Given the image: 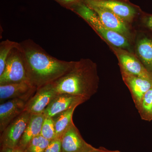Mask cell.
<instances>
[{"label": "cell", "instance_id": "cell-1", "mask_svg": "<svg viewBox=\"0 0 152 152\" xmlns=\"http://www.w3.org/2000/svg\"><path fill=\"white\" fill-rule=\"evenodd\" d=\"M23 55L29 81L37 89L52 83L73 67L76 61L58 59L32 40L19 43Z\"/></svg>", "mask_w": 152, "mask_h": 152}, {"label": "cell", "instance_id": "cell-2", "mask_svg": "<svg viewBox=\"0 0 152 152\" xmlns=\"http://www.w3.org/2000/svg\"><path fill=\"white\" fill-rule=\"evenodd\" d=\"M99 83L97 66L87 58L76 61L70 71L52 84L57 94H69L88 100L97 92Z\"/></svg>", "mask_w": 152, "mask_h": 152}, {"label": "cell", "instance_id": "cell-3", "mask_svg": "<svg viewBox=\"0 0 152 152\" xmlns=\"http://www.w3.org/2000/svg\"><path fill=\"white\" fill-rule=\"evenodd\" d=\"M71 11L86 21L107 45L110 44L134 53L133 43L124 36L106 27L97 14L84 3L82 1L79 3Z\"/></svg>", "mask_w": 152, "mask_h": 152}, {"label": "cell", "instance_id": "cell-4", "mask_svg": "<svg viewBox=\"0 0 152 152\" xmlns=\"http://www.w3.org/2000/svg\"><path fill=\"white\" fill-rule=\"evenodd\" d=\"M23 81L29 80L23 55L19 43L9 55L4 70L0 75V85Z\"/></svg>", "mask_w": 152, "mask_h": 152}, {"label": "cell", "instance_id": "cell-5", "mask_svg": "<svg viewBox=\"0 0 152 152\" xmlns=\"http://www.w3.org/2000/svg\"><path fill=\"white\" fill-rule=\"evenodd\" d=\"M82 1L87 5L98 6L107 9L131 24L143 12L140 7L130 2L129 0Z\"/></svg>", "mask_w": 152, "mask_h": 152}, {"label": "cell", "instance_id": "cell-6", "mask_svg": "<svg viewBox=\"0 0 152 152\" xmlns=\"http://www.w3.org/2000/svg\"><path fill=\"white\" fill-rule=\"evenodd\" d=\"M87 6L97 14L106 27L124 36L133 43H134L136 31L134 29L131 24L126 22L107 9L98 6Z\"/></svg>", "mask_w": 152, "mask_h": 152}, {"label": "cell", "instance_id": "cell-7", "mask_svg": "<svg viewBox=\"0 0 152 152\" xmlns=\"http://www.w3.org/2000/svg\"><path fill=\"white\" fill-rule=\"evenodd\" d=\"M118 60L120 69L133 75L152 81V74L146 69L134 53L107 44Z\"/></svg>", "mask_w": 152, "mask_h": 152}, {"label": "cell", "instance_id": "cell-8", "mask_svg": "<svg viewBox=\"0 0 152 152\" xmlns=\"http://www.w3.org/2000/svg\"><path fill=\"white\" fill-rule=\"evenodd\" d=\"M31 117V114L24 111L6 128L0 137L1 149L15 148L19 142L26 128Z\"/></svg>", "mask_w": 152, "mask_h": 152}, {"label": "cell", "instance_id": "cell-9", "mask_svg": "<svg viewBox=\"0 0 152 152\" xmlns=\"http://www.w3.org/2000/svg\"><path fill=\"white\" fill-rule=\"evenodd\" d=\"M144 28L145 30L136 31L133 43L134 53L152 74V32Z\"/></svg>", "mask_w": 152, "mask_h": 152}, {"label": "cell", "instance_id": "cell-10", "mask_svg": "<svg viewBox=\"0 0 152 152\" xmlns=\"http://www.w3.org/2000/svg\"><path fill=\"white\" fill-rule=\"evenodd\" d=\"M37 88L29 81L0 85V102L20 99L28 102L34 95Z\"/></svg>", "mask_w": 152, "mask_h": 152}, {"label": "cell", "instance_id": "cell-11", "mask_svg": "<svg viewBox=\"0 0 152 152\" xmlns=\"http://www.w3.org/2000/svg\"><path fill=\"white\" fill-rule=\"evenodd\" d=\"M57 94L52 83L40 88L27 102L24 111L31 114H43L47 107Z\"/></svg>", "mask_w": 152, "mask_h": 152}, {"label": "cell", "instance_id": "cell-12", "mask_svg": "<svg viewBox=\"0 0 152 152\" xmlns=\"http://www.w3.org/2000/svg\"><path fill=\"white\" fill-rule=\"evenodd\" d=\"M61 139V152H93L96 149L85 141L75 124Z\"/></svg>", "mask_w": 152, "mask_h": 152}, {"label": "cell", "instance_id": "cell-13", "mask_svg": "<svg viewBox=\"0 0 152 152\" xmlns=\"http://www.w3.org/2000/svg\"><path fill=\"white\" fill-rule=\"evenodd\" d=\"M86 99L67 94H57L50 102L43 114L46 117L53 118L57 114L65 111L83 103Z\"/></svg>", "mask_w": 152, "mask_h": 152}, {"label": "cell", "instance_id": "cell-14", "mask_svg": "<svg viewBox=\"0 0 152 152\" xmlns=\"http://www.w3.org/2000/svg\"><path fill=\"white\" fill-rule=\"evenodd\" d=\"M124 83L129 90L137 110L146 93L152 87V81L128 73L120 69Z\"/></svg>", "mask_w": 152, "mask_h": 152}, {"label": "cell", "instance_id": "cell-15", "mask_svg": "<svg viewBox=\"0 0 152 152\" xmlns=\"http://www.w3.org/2000/svg\"><path fill=\"white\" fill-rule=\"evenodd\" d=\"M26 101L14 99L0 105V133L4 130L10 123L24 111Z\"/></svg>", "mask_w": 152, "mask_h": 152}, {"label": "cell", "instance_id": "cell-16", "mask_svg": "<svg viewBox=\"0 0 152 152\" xmlns=\"http://www.w3.org/2000/svg\"><path fill=\"white\" fill-rule=\"evenodd\" d=\"M45 117L44 114H31L29 122L17 147L24 150L31 140L40 135Z\"/></svg>", "mask_w": 152, "mask_h": 152}, {"label": "cell", "instance_id": "cell-17", "mask_svg": "<svg viewBox=\"0 0 152 152\" xmlns=\"http://www.w3.org/2000/svg\"><path fill=\"white\" fill-rule=\"evenodd\" d=\"M77 107L57 114L52 118L54 124L56 139H61L63 135L74 124L73 115Z\"/></svg>", "mask_w": 152, "mask_h": 152}, {"label": "cell", "instance_id": "cell-18", "mask_svg": "<svg viewBox=\"0 0 152 152\" xmlns=\"http://www.w3.org/2000/svg\"><path fill=\"white\" fill-rule=\"evenodd\" d=\"M137 110L142 120L152 121V87L144 95Z\"/></svg>", "mask_w": 152, "mask_h": 152}, {"label": "cell", "instance_id": "cell-19", "mask_svg": "<svg viewBox=\"0 0 152 152\" xmlns=\"http://www.w3.org/2000/svg\"><path fill=\"white\" fill-rule=\"evenodd\" d=\"M18 44L10 40L2 41L0 43V75L4 70L7 60L11 50L18 46Z\"/></svg>", "mask_w": 152, "mask_h": 152}, {"label": "cell", "instance_id": "cell-20", "mask_svg": "<svg viewBox=\"0 0 152 152\" xmlns=\"http://www.w3.org/2000/svg\"><path fill=\"white\" fill-rule=\"evenodd\" d=\"M51 141L39 135L34 138L25 148V152H45Z\"/></svg>", "mask_w": 152, "mask_h": 152}, {"label": "cell", "instance_id": "cell-21", "mask_svg": "<svg viewBox=\"0 0 152 152\" xmlns=\"http://www.w3.org/2000/svg\"><path fill=\"white\" fill-rule=\"evenodd\" d=\"M40 135L45 138L51 141L56 139L54 124L52 118L45 117L42 126Z\"/></svg>", "mask_w": 152, "mask_h": 152}, {"label": "cell", "instance_id": "cell-22", "mask_svg": "<svg viewBox=\"0 0 152 152\" xmlns=\"http://www.w3.org/2000/svg\"><path fill=\"white\" fill-rule=\"evenodd\" d=\"M45 152H61V139H56L52 141Z\"/></svg>", "mask_w": 152, "mask_h": 152}, {"label": "cell", "instance_id": "cell-23", "mask_svg": "<svg viewBox=\"0 0 152 152\" xmlns=\"http://www.w3.org/2000/svg\"><path fill=\"white\" fill-rule=\"evenodd\" d=\"M63 7L71 10L74 6L81 2L82 0H53Z\"/></svg>", "mask_w": 152, "mask_h": 152}, {"label": "cell", "instance_id": "cell-24", "mask_svg": "<svg viewBox=\"0 0 152 152\" xmlns=\"http://www.w3.org/2000/svg\"><path fill=\"white\" fill-rule=\"evenodd\" d=\"M144 28L152 32V15L143 12L140 17Z\"/></svg>", "mask_w": 152, "mask_h": 152}, {"label": "cell", "instance_id": "cell-25", "mask_svg": "<svg viewBox=\"0 0 152 152\" xmlns=\"http://www.w3.org/2000/svg\"><path fill=\"white\" fill-rule=\"evenodd\" d=\"M0 152H25L24 150L22 149L19 147L15 148H5L1 149Z\"/></svg>", "mask_w": 152, "mask_h": 152}, {"label": "cell", "instance_id": "cell-26", "mask_svg": "<svg viewBox=\"0 0 152 152\" xmlns=\"http://www.w3.org/2000/svg\"><path fill=\"white\" fill-rule=\"evenodd\" d=\"M93 152H121L118 151H110L106 149L103 147H100L96 149Z\"/></svg>", "mask_w": 152, "mask_h": 152}]
</instances>
